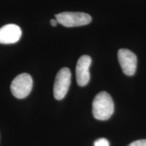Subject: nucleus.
Returning <instances> with one entry per match:
<instances>
[{"label": "nucleus", "mask_w": 146, "mask_h": 146, "mask_svg": "<svg viewBox=\"0 0 146 146\" xmlns=\"http://www.w3.org/2000/svg\"><path fill=\"white\" fill-rule=\"evenodd\" d=\"M114 110V102L110 95L106 91L96 95L92 104V112L95 118L99 120H108Z\"/></svg>", "instance_id": "obj_1"}, {"label": "nucleus", "mask_w": 146, "mask_h": 146, "mask_svg": "<svg viewBox=\"0 0 146 146\" xmlns=\"http://www.w3.org/2000/svg\"><path fill=\"white\" fill-rule=\"evenodd\" d=\"M58 23L66 27L85 26L91 22V16L84 12H65L55 16Z\"/></svg>", "instance_id": "obj_2"}, {"label": "nucleus", "mask_w": 146, "mask_h": 146, "mask_svg": "<svg viewBox=\"0 0 146 146\" xmlns=\"http://www.w3.org/2000/svg\"><path fill=\"white\" fill-rule=\"evenodd\" d=\"M33 88V78L27 73H22L14 78L10 85L12 94L18 99H24L31 93Z\"/></svg>", "instance_id": "obj_3"}, {"label": "nucleus", "mask_w": 146, "mask_h": 146, "mask_svg": "<svg viewBox=\"0 0 146 146\" xmlns=\"http://www.w3.org/2000/svg\"><path fill=\"white\" fill-rule=\"evenodd\" d=\"M71 83V72L68 68H62L58 71L54 85V96L57 100L66 96Z\"/></svg>", "instance_id": "obj_4"}, {"label": "nucleus", "mask_w": 146, "mask_h": 146, "mask_svg": "<svg viewBox=\"0 0 146 146\" xmlns=\"http://www.w3.org/2000/svg\"><path fill=\"white\" fill-rule=\"evenodd\" d=\"M118 60L123 72L127 76H133L136 72V55L127 49H120L118 52Z\"/></svg>", "instance_id": "obj_5"}, {"label": "nucleus", "mask_w": 146, "mask_h": 146, "mask_svg": "<svg viewBox=\"0 0 146 146\" xmlns=\"http://www.w3.org/2000/svg\"><path fill=\"white\" fill-rule=\"evenodd\" d=\"M91 64V58L88 55H83L78 59L76 66V77L79 86H85L89 82V68Z\"/></svg>", "instance_id": "obj_6"}, {"label": "nucleus", "mask_w": 146, "mask_h": 146, "mask_svg": "<svg viewBox=\"0 0 146 146\" xmlns=\"http://www.w3.org/2000/svg\"><path fill=\"white\" fill-rule=\"evenodd\" d=\"M22 35V31L18 25L8 24L0 28V43L13 44L19 41Z\"/></svg>", "instance_id": "obj_7"}, {"label": "nucleus", "mask_w": 146, "mask_h": 146, "mask_svg": "<svg viewBox=\"0 0 146 146\" xmlns=\"http://www.w3.org/2000/svg\"><path fill=\"white\" fill-rule=\"evenodd\" d=\"M94 146H110V143L106 139L100 138L94 142Z\"/></svg>", "instance_id": "obj_8"}, {"label": "nucleus", "mask_w": 146, "mask_h": 146, "mask_svg": "<svg viewBox=\"0 0 146 146\" xmlns=\"http://www.w3.org/2000/svg\"><path fill=\"white\" fill-rule=\"evenodd\" d=\"M128 146H146V139L137 140L132 142Z\"/></svg>", "instance_id": "obj_9"}, {"label": "nucleus", "mask_w": 146, "mask_h": 146, "mask_svg": "<svg viewBox=\"0 0 146 146\" xmlns=\"http://www.w3.org/2000/svg\"><path fill=\"white\" fill-rule=\"evenodd\" d=\"M50 24L52 26L56 27V26H57L58 23V21H56V19H52L50 21Z\"/></svg>", "instance_id": "obj_10"}]
</instances>
